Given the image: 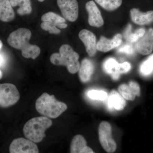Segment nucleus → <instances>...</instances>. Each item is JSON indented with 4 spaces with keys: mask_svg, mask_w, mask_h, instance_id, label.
Segmentation results:
<instances>
[{
    "mask_svg": "<svg viewBox=\"0 0 153 153\" xmlns=\"http://www.w3.org/2000/svg\"><path fill=\"white\" fill-rule=\"evenodd\" d=\"M32 33L29 29L20 28L10 34L7 39L9 45L15 49L21 50L22 55L26 58L36 59L41 53L38 46L29 43Z\"/></svg>",
    "mask_w": 153,
    "mask_h": 153,
    "instance_id": "1",
    "label": "nucleus"
},
{
    "mask_svg": "<svg viewBox=\"0 0 153 153\" xmlns=\"http://www.w3.org/2000/svg\"><path fill=\"white\" fill-rule=\"evenodd\" d=\"M36 109L38 112L44 116L51 118H56L67 109L65 103L57 101L55 96L44 93L37 100Z\"/></svg>",
    "mask_w": 153,
    "mask_h": 153,
    "instance_id": "2",
    "label": "nucleus"
},
{
    "mask_svg": "<svg viewBox=\"0 0 153 153\" xmlns=\"http://www.w3.org/2000/svg\"><path fill=\"white\" fill-rule=\"evenodd\" d=\"M79 58V55L69 45L64 44L60 47L59 53L51 55L50 60L54 65L66 66L70 73L75 74L79 71L80 67Z\"/></svg>",
    "mask_w": 153,
    "mask_h": 153,
    "instance_id": "3",
    "label": "nucleus"
},
{
    "mask_svg": "<svg viewBox=\"0 0 153 153\" xmlns=\"http://www.w3.org/2000/svg\"><path fill=\"white\" fill-rule=\"evenodd\" d=\"M52 124L51 120L46 117L33 118L25 124L23 132L27 139L34 143H39L46 136L45 132Z\"/></svg>",
    "mask_w": 153,
    "mask_h": 153,
    "instance_id": "4",
    "label": "nucleus"
},
{
    "mask_svg": "<svg viewBox=\"0 0 153 153\" xmlns=\"http://www.w3.org/2000/svg\"><path fill=\"white\" fill-rule=\"evenodd\" d=\"M20 94L12 83H0V107L7 108L16 104L20 99Z\"/></svg>",
    "mask_w": 153,
    "mask_h": 153,
    "instance_id": "5",
    "label": "nucleus"
},
{
    "mask_svg": "<svg viewBox=\"0 0 153 153\" xmlns=\"http://www.w3.org/2000/svg\"><path fill=\"white\" fill-rule=\"evenodd\" d=\"M98 135L102 146L108 153H114L117 144L111 135V127L106 121L102 122L98 128Z\"/></svg>",
    "mask_w": 153,
    "mask_h": 153,
    "instance_id": "6",
    "label": "nucleus"
},
{
    "mask_svg": "<svg viewBox=\"0 0 153 153\" xmlns=\"http://www.w3.org/2000/svg\"><path fill=\"white\" fill-rule=\"evenodd\" d=\"M57 4L63 16L71 22L76 21L79 13L76 0H57Z\"/></svg>",
    "mask_w": 153,
    "mask_h": 153,
    "instance_id": "7",
    "label": "nucleus"
},
{
    "mask_svg": "<svg viewBox=\"0 0 153 153\" xmlns=\"http://www.w3.org/2000/svg\"><path fill=\"white\" fill-rule=\"evenodd\" d=\"M11 153H38V146L33 142L23 138L13 140L10 146Z\"/></svg>",
    "mask_w": 153,
    "mask_h": 153,
    "instance_id": "8",
    "label": "nucleus"
},
{
    "mask_svg": "<svg viewBox=\"0 0 153 153\" xmlns=\"http://www.w3.org/2000/svg\"><path fill=\"white\" fill-rule=\"evenodd\" d=\"M137 51L143 55H148L153 51V29L150 28L137 41Z\"/></svg>",
    "mask_w": 153,
    "mask_h": 153,
    "instance_id": "9",
    "label": "nucleus"
},
{
    "mask_svg": "<svg viewBox=\"0 0 153 153\" xmlns=\"http://www.w3.org/2000/svg\"><path fill=\"white\" fill-rule=\"evenodd\" d=\"M85 9L88 13V22L90 26L97 27H101L104 24L101 13L95 3L90 1L85 4Z\"/></svg>",
    "mask_w": 153,
    "mask_h": 153,
    "instance_id": "10",
    "label": "nucleus"
},
{
    "mask_svg": "<svg viewBox=\"0 0 153 153\" xmlns=\"http://www.w3.org/2000/svg\"><path fill=\"white\" fill-rule=\"evenodd\" d=\"M79 39L84 44L86 52L90 57H93L97 52L96 38L93 33L87 30H82L79 33Z\"/></svg>",
    "mask_w": 153,
    "mask_h": 153,
    "instance_id": "11",
    "label": "nucleus"
},
{
    "mask_svg": "<svg viewBox=\"0 0 153 153\" xmlns=\"http://www.w3.org/2000/svg\"><path fill=\"white\" fill-rule=\"evenodd\" d=\"M119 91L125 99L133 101L136 96L140 95V88L139 85L134 81H130L128 85L123 84L120 85Z\"/></svg>",
    "mask_w": 153,
    "mask_h": 153,
    "instance_id": "12",
    "label": "nucleus"
},
{
    "mask_svg": "<svg viewBox=\"0 0 153 153\" xmlns=\"http://www.w3.org/2000/svg\"><path fill=\"white\" fill-rule=\"evenodd\" d=\"M122 38L121 35L119 34H117L111 40L102 36L97 44V49L101 52H108L120 45L122 43Z\"/></svg>",
    "mask_w": 153,
    "mask_h": 153,
    "instance_id": "13",
    "label": "nucleus"
},
{
    "mask_svg": "<svg viewBox=\"0 0 153 153\" xmlns=\"http://www.w3.org/2000/svg\"><path fill=\"white\" fill-rule=\"evenodd\" d=\"M131 17L132 22L137 25H149L153 22V11L142 13L138 9L133 8L130 10Z\"/></svg>",
    "mask_w": 153,
    "mask_h": 153,
    "instance_id": "14",
    "label": "nucleus"
},
{
    "mask_svg": "<svg viewBox=\"0 0 153 153\" xmlns=\"http://www.w3.org/2000/svg\"><path fill=\"white\" fill-rule=\"evenodd\" d=\"M70 153H93L94 152L87 146V143L84 137L81 135L75 136L71 141L70 145Z\"/></svg>",
    "mask_w": 153,
    "mask_h": 153,
    "instance_id": "15",
    "label": "nucleus"
},
{
    "mask_svg": "<svg viewBox=\"0 0 153 153\" xmlns=\"http://www.w3.org/2000/svg\"><path fill=\"white\" fill-rule=\"evenodd\" d=\"M94 70L93 63L89 59L85 58L82 60L79 70V76L80 81L86 82L89 81Z\"/></svg>",
    "mask_w": 153,
    "mask_h": 153,
    "instance_id": "16",
    "label": "nucleus"
},
{
    "mask_svg": "<svg viewBox=\"0 0 153 153\" xmlns=\"http://www.w3.org/2000/svg\"><path fill=\"white\" fill-rule=\"evenodd\" d=\"M108 105L111 109L114 108L117 111L122 110L126 106V102L120 94L112 90L108 98Z\"/></svg>",
    "mask_w": 153,
    "mask_h": 153,
    "instance_id": "17",
    "label": "nucleus"
},
{
    "mask_svg": "<svg viewBox=\"0 0 153 153\" xmlns=\"http://www.w3.org/2000/svg\"><path fill=\"white\" fill-rule=\"evenodd\" d=\"M15 13L9 0H0V20L9 22L13 21Z\"/></svg>",
    "mask_w": 153,
    "mask_h": 153,
    "instance_id": "18",
    "label": "nucleus"
},
{
    "mask_svg": "<svg viewBox=\"0 0 153 153\" xmlns=\"http://www.w3.org/2000/svg\"><path fill=\"white\" fill-rule=\"evenodd\" d=\"M13 7L19 6L17 13L20 16H24L31 13L32 11L30 0H9Z\"/></svg>",
    "mask_w": 153,
    "mask_h": 153,
    "instance_id": "19",
    "label": "nucleus"
},
{
    "mask_svg": "<svg viewBox=\"0 0 153 153\" xmlns=\"http://www.w3.org/2000/svg\"><path fill=\"white\" fill-rule=\"evenodd\" d=\"M118 64L117 60L113 58H108L103 63L104 71L107 74H111L112 79L114 80H117L120 75L117 71Z\"/></svg>",
    "mask_w": 153,
    "mask_h": 153,
    "instance_id": "20",
    "label": "nucleus"
},
{
    "mask_svg": "<svg viewBox=\"0 0 153 153\" xmlns=\"http://www.w3.org/2000/svg\"><path fill=\"white\" fill-rule=\"evenodd\" d=\"M99 5L108 11H113L119 7L122 0H95Z\"/></svg>",
    "mask_w": 153,
    "mask_h": 153,
    "instance_id": "21",
    "label": "nucleus"
},
{
    "mask_svg": "<svg viewBox=\"0 0 153 153\" xmlns=\"http://www.w3.org/2000/svg\"><path fill=\"white\" fill-rule=\"evenodd\" d=\"M41 19L43 22H48L53 23L56 25L57 27L59 23H65L66 22V20L64 18L52 12H48L44 14L41 17Z\"/></svg>",
    "mask_w": 153,
    "mask_h": 153,
    "instance_id": "22",
    "label": "nucleus"
},
{
    "mask_svg": "<svg viewBox=\"0 0 153 153\" xmlns=\"http://www.w3.org/2000/svg\"><path fill=\"white\" fill-rule=\"evenodd\" d=\"M141 73L144 76L150 75L153 71V54L150 55L140 67Z\"/></svg>",
    "mask_w": 153,
    "mask_h": 153,
    "instance_id": "23",
    "label": "nucleus"
},
{
    "mask_svg": "<svg viewBox=\"0 0 153 153\" xmlns=\"http://www.w3.org/2000/svg\"><path fill=\"white\" fill-rule=\"evenodd\" d=\"M88 96L94 100H104L108 97L107 94L103 91L91 90L88 91Z\"/></svg>",
    "mask_w": 153,
    "mask_h": 153,
    "instance_id": "24",
    "label": "nucleus"
},
{
    "mask_svg": "<svg viewBox=\"0 0 153 153\" xmlns=\"http://www.w3.org/2000/svg\"><path fill=\"white\" fill-rule=\"evenodd\" d=\"M42 30L48 31L50 34H58L61 31L57 27L56 25L48 22H43L41 25Z\"/></svg>",
    "mask_w": 153,
    "mask_h": 153,
    "instance_id": "25",
    "label": "nucleus"
},
{
    "mask_svg": "<svg viewBox=\"0 0 153 153\" xmlns=\"http://www.w3.org/2000/svg\"><path fill=\"white\" fill-rule=\"evenodd\" d=\"M131 68V66L128 62H125L123 63H119L117 68V72L120 74L127 73Z\"/></svg>",
    "mask_w": 153,
    "mask_h": 153,
    "instance_id": "26",
    "label": "nucleus"
},
{
    "mask_svg": "<svg viewBox=\"0 0 153 153\" xmlns=\"http://www.w3.org/2000/svg\"><path fill=\"white\" fill-rule=\"evenodd\" d=\"M118 51L120 53H125L127 55H132L134 53V49L132 45L130 44H126L121 47Z\"/></svg>",
    "mask_w": 153,
    "mask_h": 153,
    "instance_id": "27",
    "label": "nucleus"
},
{
    "mask_svg": "<svg viewBox=\"0 0 153 153\" xmlns=\"http://www.w3.org/2000/svg\"><path fill=\"white\" fill-rule=\"evenodd\" d=\"M135 33L136 35H137V36L139 38V39L141 37H142L145 33H146V30L144 28H140V29H138L135 32H134Z\"/></svg>",
    "mask_w": 153,
    "mask_h": 153,
    "instance_id": "28",
    "label": "nucleus"
},
{
    "mask_svg": "<svg viewBox=\"0 0 153 153\" xmlns=\"http://www.w3.org/2000/svg\"><path fill=\"white\" fill-rule=\"evenodd\" d=\"M6 60L2 54L0 53V67H2L5 64Z\"/></svg>",
    "mask_w": 153,
    "mask_h": 153,
    "instance_id": "29",
    "label": "nucleus"
},
{
    "mask_svg": "<svg viewBox=\"0 0 153 153\" xmlns=\"http://www.w3.org/2000/svg\"><path fill=\"white\" fill-rule=\"evenodd\" d=\"M57 27L59 28H61V29H65L67 27V25L65 23H59L57 25Z\"/></svg>",
    "mask_w": 153,
    "mask_h": 153,
    "instance_id": "30",
    "label": "nucleus"
},
{
    "mask_svg": "<svg viewBox=\"0 0 153 153\" xmlns=\"http://www.w3.org/2000/svg\"><path fill=\"white\" fill-rule=\"evenodd\" d=\"M3 76V73L0 70V79L2 78Z\"/></svg>",
    "mask_w": 153,
    "mask_h": 153,
    "instance_id": "31",
    "label": "nucleus"
},
{
    "mask_svg": "<svg viewBox=\"0 0 153 153\" xmlns=\"http://www.w3.org/2000/svg\"><path fill=\"white\" fill-rule=\"evenodd\" d=\"M3 47V43L1 40H0V49H1L2 47Z\"/></svg>",
    "mask_w": 153,
    "mask_h": 153,
    "instance_id": "32",
    "label": "nucleus"
},
{
    "mask_svg": "<svg viewBox=\"0 0 153 153\" xmlns=\"http://www.w3.org/2000/svg\"><path fill=\"white\" fill-rule=\"evenodd\" d=\"M37 1H38L41 2H42L44 1L45 0H37Z\"/></svg>",
    "mask_w": 153,
    "mask_h": 153,
    "instance_id": "33",
    "label": "nucleus"
}]
</instances>
